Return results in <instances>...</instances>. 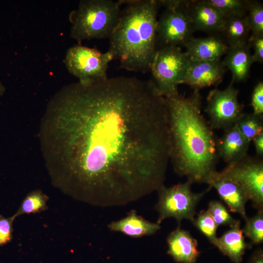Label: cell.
Returning a JSON list of instances; mask_svg holds the SVG:
<instances>
[{
	"label": "cell",
	"instance_id": "44dd1931",
	"mask_svg": "<svg viewBox=\"0 0 263 263\" xmlns=\"http://www.w3.org/2000/svg\"><path fill=\"white\" fill-rule=\"evenodd\" d=\"M49 197L41 190H32L22 200L14 215L17 218L23 214L40 213L48 208L47 203Z\"/></svg>",
	"mask_w": 263,
	"mask_h": 263
},
{
	"label": "cell",
	"instance_id": "3957f363",
	"mask_svg": "<svg viewBox=\"0 0 263 263\" xmlns=\"http://www.w3.org/2000/svg\"><path fill=\"white\" fill-rule=\"evenodd\" d=\"M118 23L110 37V51L121 68L145 73L150 67L156 48L158 0H122Z\"/></svg>",
	"mask_w": 263,
	"mask_h": 263
},
{
	"label": "cell",
	"instance_id": "5bb4252c",
	"mask_svg": "<svg viewBox=\"0 0 263 263\" xmlns=\"http://www.w3.org/2000/svg\"><path fill=\"white\" fill-rule=\"evenodd\" d=\"M223 135L217 140L218 155L230 164L247 156L250 143L242 135L236 124L225 130Z\"/></svg>",
	"mask_w": 263,
	"mask_h": 263
},
{
	"label": "cell",
	"instance_id": "ffe728a7",
	"mask_svg": "<svg viewBox=\"0 0 263 263\" xmlns=\"http://www.w3.org/2000/svg\"><path fill=\"white\" fill-rule=\"evenodd\" d=\"M221 32L226 37L228 46L247 42L251 30L246 15L225 18Z\"/></svg>",
	"mask_w": 263,
	"mask_h": 263
},
{
	"label": "cell",
	"instance_id": "7402d4cb",
	"mask_svg": "<svg viewBox=\"0 0 263 263\" xmlns=\"http://www.w3.org/2000/svg\"><path fill=\"white\" fill-rule=\"evenodd\" d=\"M244 137L250 143L263 133V115L245 113L236 124Z\"/></svg>",
	"mask_w": 263,
	"mask_h": 263
},
{
	"label": "cell",
	"instance_id": "484cf974",
	"mask_svg": "<svg viewBox=\"0 0 263 263\" xmlns=\"http://www.w3.org/2000/svg\"><path fill=\"white\" fill-rule=\"evenodd\" d=\"M207 211L212 217L216 225L234 226L238 221L231 215L227 208L221 202L213 200L209 202Z\"/></svg>",
	"mask_w": 263,
	"mask_h": 263
},
{
	"label": "cell",
	"instance_id": "2e32d148",
	"mask_svg": "<svg viewBox=\"0 0 263 263\" xmlns=\"http://www.w3.org/2000/svg\"><path fill=\"white\" fill-rule=\"evenodd\" d=\"M185 46V52L190 60L211 61L220 60L228 48V45L215 36L192 38Z\"/></svg>",
	"mask_w": 263,
	"mask_h": 263
},
{
	"label": "cell",
	"instance_id": "6da1fadb",
	"mask_svg": "<svg viewBox=\"0 0 263 263\" xmlns=\"http://www.w3.org/2000/svg\"><path fill=\"white\" fill-rule=\"evenodd\" d=\"M168 119L151 80L119 76L66 86L48 103L39 131L53 185L104 207L157 191L169 161Z\"/></svg>",
	"mask_w": 263,
	"mask_h": 263
},
{
	"label": "cell",
	"instance_id": "9a60e30c",
	"mask_svg": "<svg viewBox=\"0 0 263 263\" xmlns=\"http://www.w3.org/2000/svg\"><path fill=\"white\" fill-rule=\"evenodd\" d=\"M168 251L173 259L181 263H194L200 252L198 242L190 233L178 226L168 236Z\"/></svg>",
	"mask_w": 263,
	"mask_h": 263
},
{
	"label": "cell",
	"instance_id": "83f0119b",
	"mask_svg": "<svg viewBox=\"0 0 263 263\" xmlns=\"http://www.w3.org/2000/svg\"><path fill=\"white\" fill-rule=\"evenodd\" d=\"M16 218L14 215L8 218L0 215V246L11 241L13 238V222Z\"/></svg>",
	"mask_w": 263,
	"mask_h": 263
},
{
	"label": "cell",
	"instance_id": "52a82bcc",
	"mask_svg": "<svg viewBox=\"0 0 263 263\" xmlns=\"http://www.w3.org/2000/svg\"><path fill=\"white\" fill-rule=\"evenodd\" d=\"M187 0H158L165 7L157 21L156 40L163 46H185L194 32L188 15Z\"/></svg>",
	"mask_w": 263,
	"mask_h": 263
},
{
	"label": "cell",
	"instance_id": "8992f818",
	"mask_svg": "<svg viewBox=\"0 0 263 263\" xmlns=\"http://www.w3.org/2000/svg\"><path fill=\"white\" fill-rule=\"evenodd\" d=\"M192 184L187 180L170 187L163 185L158 189V200L154 207L158 213L157 223L160 225L169 218H174L179 225L183 219L193 221L199 202L211 188L194 193L191 189Z\"/></svg>",
	"mask_w": 263,
	"mask_h": 263
},
{
	"label": "cell",
	"instance_id": "d6986e66",
	"mask_svg": "<svg viewBox=\"0 0 263 263\" xmlns=\"http://www.w3.org/2000/svg\"><path fill=\"white\" fill-rule=\"evenodd\" d=\"M213 245L234 263H241L246 249L250 247L244 236L240 221L217 238Z\"/></svg>",
	"mask_w": 263,
	"mask_h": 263
},
{
	"label": "cell",
	"instance_id": "d6a6232c",
	"mask_svg": "<svg viewBox=\"0 0 263 263\" xmlns=\"http://www.w3.org/2000/svg\"><path fill=\"white\" fill-rule=\"evenodd\" d=\"M4 90V87L0 83V94H1Z\"/></svg>",
	"mask_w": 263,
	"mask_h": 263
},
{
	"label": "cell",
	"instance_id": "7c38bea8",
	"mask_svg": "<svg viewBox=\"0 0 263 263\" xmlns=\"http://www.w3.org/2000/svg\"><path fill=\"white\" fill-rule=\"evenodd\" d=\"M210 188H214L229 210L239 214L243 218L246 216L245 206L249 198L243 188L233 180L215 171L206 183Z\"/></svg>",
	"mask_w": 263,
	"mask_h": 263
},
{
	"label": "cell",
	"instance_id": "8fae6325",
	"mask_svg": "<svg viewBox=\"0 0 263 263\" xmlns=\"http://www.w3.org/2000/svg\"><path fill=\"white\" fill-rule=\"evenodd\" d=\"M223 61L189 60L183 84L194 90L213 86L221 82L225 72Z\"/></svg>",
	"mask_w": 263,
	"mask_h": 263
},
{
	"label": "cell",
	"instance_id": "1f68e13d",
	"mask_svg": "<svg viewBox=\"0 0 263 263\" xmlns=\"http://www.w3.org/2000/svg\"><path fill=\"white\" fill-rule=\"evenodd\" d=\"M248 263H263V251L262 248H258L253 252Z\"/></svg>",
	"mask_w": 263,
	"mask_h": 263
},
{
	"label": "cell",
	"instance_id": "4fadbf2b",
	"mask_svg": "<svg viewBox=\"0 0 263 263\" xmlns=\"http://www.w3.org/2000/svg\"><path fill=\"white\" fill-rule=\"evenodd\" d=\"M187 10L193 31H221L225 18L206 0L188 1Z\"/></svg>",
	"mask_w": 263,
	"mask_h": 263
},
{
	"label": "cell",
	"instance_id": "cb8c5ba5",
	"mask_svg": "<svg viewBox=\"0 0 263 263\" xmlns=\"http://www.w3.org/2000/svg\"><path fill=\"white\" fill-rule=\"evenodd\" d=\"M245 225L242 229L243 234L248 238L252 244H260L263 242V210L252 217L246 216Z\"/></svg>",
	"mask_w": 263,
	"mask_h": 263
},
{
	"label": "cell",
	"instance_id": "7a4b0ae2",
	"mask_svg": "<svg viewBox=\"0 0 263 263\" xmlns=\"http://www.w3.org/2000/svg\"><path fill=\"white\" fill-rule=\"evenodd\" d=\"M194 90L187 96L165 97L168 110L169 161L175 172L193 183H206L216 170L217 139L201 112L202 97Z\"/></svg>",
	"mask_w": 263,
	"mask_h": 263
},
{
	"label": "cell",
	"instance_id": "d4e9b609",
	"mask_svg": "<svg viewBox=\"0 0 263 263\" xmlns=\"http://www.w3.org/2000/svg\"><path fill=\"white\" fill-rule=\"evenodd\" d=\"M194 225L213 244L217 239L216 225L212 217L207 210H201L192 222Z\"/></svg>",
	"mask_w": 263,
	"mask_h": 263
},
{
	"label": "cell",
	"instance_id": "e0dca14e",
	"mask_svg": "<svg viewBox=\"0 0 263 263\" xmlns=\"http://www.w3.org/2000/svg\"><path fill=\"white\" fill-rule=\"evenodd\" d=\"M250 46L248 42L228 46L223 62L225 67L231 71V80L234 82L244 81L248 77L251 66L254 63Z\"/></svg>",
	"mask_w": 263,
	"mask_h": 263
},
{
	"label": "cell",
	"instance_id": "ac0fdd59",
	"mask_svg": "<svg viewBox=\"0 0 263 263\" xmlns=\"http://www.w3.org/2000/svg\"><path fill=\"white\" fill-rule=\"evenodd\" d=\"M109 229L120 232L132 238H140L154 234L160 228V225L145 220L131 210L125 217L113 221L108 225Z\"/></svg>",
	"mask_w": 263,
	"mask_h": 263
},
{
	"label": "cell",
	"instance_id": "ba28073f",
	"mask_svg": "<svg viewBox=\"0 0 263 263\" xmlns=\"http://www.w3.org/2000/svg\"><path fill=\"white\" fill-rule=\"evenodd\" d=\"M113 59L109 51L103 53L78 45L68 49L64 63L69 72L78 78L79 82L88 83L107 78L109 64Z\"/></svg>",
	"mask_w": 263,
	"mask_h": 263
},
{
	"label": "cell",
	"instance_id": "603a6c76",
	"mask_svg": "<svg viewBox=\"0 0 263 263\" xmlns=\"http://www.w3.org/2000/svg\"><path fill=\"white\" fill-rule=\"evenodd\" d=\"M216 7L225 18L245 15L250 1L243 0H206Z\"/></svg>",
	"mask_w": 263,
	"mask_h": 263
},
{
	"label": "cell",
	"instance_id": "4316f807",
	"mask_svg": "<svg viewBox=\"0 0 263 263\" xmlns=\"http://www.w3.org/2000/svg\"><path fill=\"white\" fill-rule=\"evenodd\" d=\"M246 15L251 30L250 36H263V6L257 1H250Z\"/></svg>",
	"mask_w": 263,
	"mask_h": 263
},
{
	"label": "cell",
	"instance_id": "277c9868",
	"mask_svg": "<svg viewBox=\"0 0 263 263\" xmlns=\"http://www.w3.org/2000/svg\"><path fill=\"white\" fill-rule=\"evenodd\" d=\"M122 1L81 0L72 14L71 37L79 42L110 38L119 19Z\"/></svg>",
	"mask_w": 263,
	"mask_h": 263
},
{
	"label": "cell",
	"instance_id": "9c48e42d",
	"mask_svg": "<svg viewBox=\"0 0 263 263\" xmlns=\"http://www.w3.org/2000/svg\"><path fill=\"white\" fill-rule=\"evenodd\" d=\"M234 83L231 80L225 89L216 88L208 94L205 111L212 130H225L236 124L244 114L238 98L239 91Z\"/></svg>",
	"mask_w": 263,
	"mask_h": 263
},
{
	"label": "cell",
	"instance_id": "5b68a950",
	"mask_svg": "<svg viewBox=\"0 0 263 263\" xmlns=\"http://www.w3.org/2000/svg\"><path fill=\"white\" fill-rule=\"evenodd\" d=\"M189 60L181 47L168 46L157 49L150 71L160 95L168 97L179 94L178 87L183 84Z\"/></svg>",
	"mask_w": 263,
	"mask_h": 263
},
{
	"label": "cell",
	"instance_id": "30bf717a",
	"mask_svg": "<svg viewBox=\"0 0 263 263\" xmlns=\"http://www.w3.org/2000/svg\"><path fill=\"white\" fill-rule=\"evenodd\" d=\"M220 174L238 184L246 192L253 207L263 210V162L247 155L237 162L228 164Z\"/></svg>",
	"mask_w": 263,
	"mask_h": 263
},
{
	"label": "cell",
	"instance_id": "4dcf8cb0",
	"mask_svg": "<svg viewBox=\"0 0 263 263\" xmlns=\"http://www.w3.org/2000/svg\"><path fill=\"white\" fill-rule=\"evenodd\" d=\"M252 141L258 155L261 157L263 155V133L255 137Z\"/></svg>",
	"mask_w": 263,
	"mask_h": 263
},
{
	"label": "cell",
	"instance_id": "f1b7e54d",
	"mask_svg": "<svg viewBox=\"0 0 263 263\" xmlns=\"http://www.w3.org/2000/svg\"><path fill=\"white\" fill-rule=\"evenodd\" d=\"M251 105L252 107L253 113L259 116L263 115V83L259 82L254 87L252 95Z\"/></svg>",
	"mask_w": 263,
	"mask_h": 263
},
{
	"label": "cell",
	"instance_id": "f546056e",
	"mask_svg": "<svg viewBox=\"0 0 263 263\" xmlns=\"http://www.w3.org/2000/svg\"><path fill=\"white\" fill-rule=\"evenodd\" d=\"M248 42L252 46L254 49V54L252 55L254 62H263V36H250Z\"/></svg>",
	"mask_w": 263,
	"mask_h": 263
}]
</instances>
